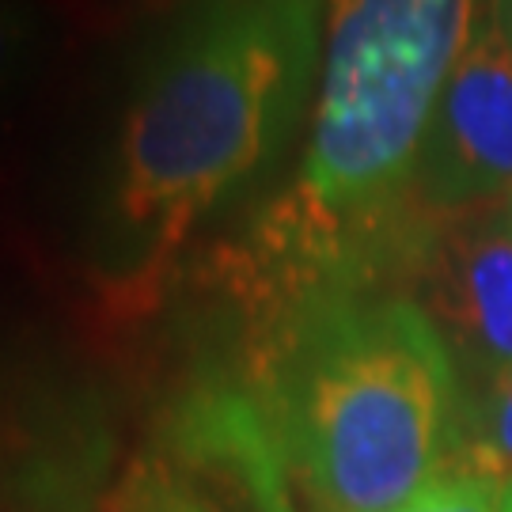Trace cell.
I'll use <instances>...</instances> for the list:
<instances>
[{
    "label": "cell",
    "mask_w": 512,
    "mask_h": 512,
    "mask_svg": "<svg viewBox=\"0 0 512 512\" xmlns=\"http://www.w3.org/2000/svg\"><path fill=\"white\" fill-rule=\"evenodd\" d=\"M505 220L512 224V190H509V205H505Z\"/></svg>",
    "instance_id": "11"
},
{
    "label": "cell",
    "mask_w": 512,
    "mask_h": 512,
    "mask_svg": "<svg viewBox=\"0 0 512 512\" xmlns=\"http://www.w3.org/2000/svg\"><path fill=\"white\" fill-rule=\"evenodd\" d=\"M414 190L456 213L512 190V46L486 19L440 95Z\"/></svg>",
    "instance_id": "4"
},
{
    "label": "cell",
    "mask_w": 512,
    "mask_h": 512,
    "mask_svg": "<svg viewBox=\"0 0 512 512\" xmlns=\"http://www.w3.org/2000/svg\"><path fill=\"white\" fill-rule=\"evenodd\" d=\"M391 512H501V490L467 475L437 478Z\"/></svg>",
    "instance_id": "8"
},
{
    "label": "cell",
    "mask_w": 512,
    "mask_h": 512,
    "mask_svg": "<svg viewBox=\"0 0 512 512\" xmlns=\"http://www.w3.org/2000/svg\"><path fill=\"white\" fill-rule=\"evenodd\" d=\"M323 12L308 148L274 236L330 270L391 232L440 95L478 35V0H323Z\"/></svg>",
    "instance_id": "2"
},
{
    "label": "cell",
    "mask_w": 512,
    "mask_h": 512,
    "mask_svg": "<svg viewBox=\"0 0 512 512\" xmlns=\"http://www.w3.org/2000/svg\"><path fill=\"white\" fill-rule=\"evenodd\" d=\"M490 19H494V27L509 38V46H512V0H494V4H490Z\"/></svg>",
    "instance_id": "9"
},
{
    "label": "cell",
    "mask_w": 512,
    "mask_h": 512,
    "mask_svg": "<svg viewBox=\"0 0 512 512\" xmlns=\"http://www.w3.org/2000/svg\"><path fill=\"white\" fill-rule=\"evenodd\" d=\"M323 0H205L133 69L107 171L110 274L137 285L266 164L308 95Z\"/></svg>",
    "instance_id": "1"
},
{
    "label": "cell",
    "mask_w": 512,
    "mask_h": 512,
    "mask_svg": "<svg viewBox=\"0 0 512 512\" xmlns=\"http://www.w3.org/2000/svg\"><path fill=\"white\" fill-rule=\"evenodd\" d=\"M459 452L467 478H478L494 490L512 486V372L494 380L486 403L475 414L471 440Z\"/></svg>",
    "instance_id": "6"
},
{
    "label": "cell",
    "mask_w": 512,
    "mask_h": 512,
    "mask_svg": "<svg viewBox=\"0 0 512 512\" xmlns=\"http://www.w3.org/2000/svg\"><path fill=\"white\" fill-rule=\"evenodd\" d=\"M448 342L410 300L311 311L285 372L289 444L330 512H391L456 440Z\"/></svg>",
    "instance_id": "3"
},
{
    "label": "cell",
    "mask_w": 512,
    "mask_h": 512,
    "mask_svg": "<svg viewBox=\"0 0 512 512\" xmlns=\"http://www.w3.org/2000/svg\"><path fill=\"white\" fill-rule=\"evenodd\" d=\"M501 512H512V486L501 490Z\"/></svg>",
    "instance_id": "10"
},
{
    "label": "cell",
    "mask_w": 512,
    "mask_h": 512,
    "mask_svg": "<svg viewBox=\"0 0 512 512\" xmlns=\"http://www.w3.org/2000/svg\"><path fill=\"white\" fill-rule=\"evenodd\" d=\"M164 512H198V509H190V505H179V509H164Z\"/></svg>",
    "instance_id": "12"
},
{
    "label": "cell",
    "mask_w": 512,
    "mask_h": 512,
    "mask_svg": "<svg viewBox=\"0 0 512 512\" xmlns=\"http://www.w3.org/2000/svg\"><path fill=\"white\" fill-rule=\"evenodd\" d=\"M46 46V19L31 0H0V95L35 73Z\"/></svg>",
    "instance_id": "7"
},
{
    "label": "cell",
    "mask_w": 512,
    "mask_h": 512,
    "mask_svg": "<svg viewBox=\"0 0 512 512\" xmlns=\"http://www.w3.org/2000/svg\"><path fill=\"white\" fill-rule=\"evenodd\" d=\"M429 300L456 342L494 380L512 372V224L463 220L429 232Z\"/></svg>",
    "instance_id": "5"
}]
</instances>
